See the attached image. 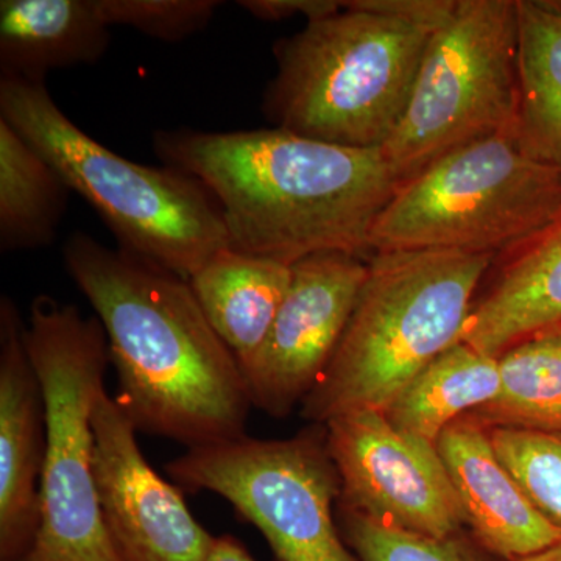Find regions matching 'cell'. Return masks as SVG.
I'll return each mask as SVG.
<instances>
[{
    "instance_id": "cell-10",
    "label": "cell",
    "mask_w": 561,
    "mask_h": 561,
    "mask_svg": "<svg viewBox=\"0 0 561 561\" xmlns=\"http://www.w3.org/2000/svg\"><path fill=\"white\" fill-rule=\"evenodd\" d=\"M341 479L339 505L434 538L459 535L467 516L437 446L401 432L381 411L323 424Z\"/></svg>"
},
{
    "instance_id": "cell-22",
    "label": "cell",
    "mask_w": 561,
    "mask_h": 561,
    "mask_svg": "<svg viewBox=\"0 0 561 561\" xmlns=\"http://www.w3.org/2000/svg\"><path fill=\"white\" fill-rule=\"evenodd\" d=\"M337 507L343 540L359 561H490L494 557L463 534L427 537Z\"/></svg>"
},
{
    "instance_id": "cell-16",
    "label": "cell",
    "mask_w": 561,
    "mask_h": 561,
    "mask_svg": "<svg viewBox=\"0 0 561 561\" xmlns=\"http://www.w3.org/2000/svg\"><path fill=\"white\" fill-rule=\"evenodd\" d=\"M98 0H2V76L44 83L51 70L95 65L110 47Z\"/></svg>"
},
{
    "instance_id": "cell-14",
    "label": "cell",
    "mask_w": 561,
    "mask_h": 561,
    "mask_svg": "<svg viewBox=\"0 0 561 561\" xmlns=\"http://www.w3.org/2000/svg\"><path fill=\"white\" fill-rule=\"evenodd\" d=\"M459 494L472 538L505 561L526 559L560 545L552 526L494 451L489 427L472 413L460 416L437 442Z\"/></svg>"
},
{
    "instance_id": "cell-23",
    "label": "cell",
    "mask_w": 561,
    "mask_h": 561,
    "mask_svg": "<svg viewBox=\"0 0 561 561\" xmlns=\"http://www.w3.org/2000/svg\"><path fill=\"white\" fill-rule=\"evenodd\" d=\"M489 434L494 451L524 493L561 531V432L489 427Z\"/></svg>"
},
{
    "instance_id": "cell-18",
    "label": "cell",
    "mask_w": 561,
    "mask_h": 561,
    "mask_svg": "<svg viewBox=\"0 0 561 561\" xmlns=\"http://www.w3.org/2000/svg\"><path fill=\"white\" fill-rule=\"evenodd\" d=\"M518 113L513 138L561 176V2L516 0Z\"/></svg>"
},
{
    "instance_id": "cell-9",
    "label": "cell",
    "mask_w": 561,
    "mask_h": 561,
    "mask_svg": "<svg viewBox=\"0 0 561 561\" xmlns=\"http://www.w3.org/2000/svg\"><path fill=\"white\" fill-rule=\"evenodd\" d=\"M181 490L210 491L264 535L276 561H359L334 519L341 479L323 424L287 440H236L186 449L165 465Z\"/></svg>"
},
{
    "instance_id": "cell-12",
    "label": "cell",
    "mask_w": 561,
    "mask_h": 561,
    "mask_svg": "<svg viewBox=\"0 0 561 561\" xmlns=\"http://www.w3.org/2000/svg\"><path fill=\"white\" fill-rule=\"evenodd\" d=\"M94 479L105 529L124 561H206L216 537L187 508L183 490L140 451L135 424L103 390L92 411Z\"/></svg>"
},
{
    "instance_id": "cell-19",
    "label": "cell",
    "mask_w": 561,
    "mask_h": 561,
    "mask_svg": "<svg viewBox=\"0 0 561 561\" xmlns=\"http://www.w3.org/2000/svg\"><path fill=\"white\" fill-rule=\"evenodd\" d=\"M500 387L497 359L459 342L416 375L383 413L397 430L437 446L449 424L489 404Z\"/></svg>"
},
{
    "instance_id": "cell-20",
    "label": "cell",
    "mask_w": 561,
    "mask_h": 561,
    "mask_svg": "<svg viewBox=\"0 0 561 561\" xmlns=\"http://www.w3.org/2000/svg\"><path fill=\"white\" fill-rule=\"evenodd\" d=\"M70 187L20 133L0 119V250L50 245L68 209Z\"/></svg>"
},
{
    "instance_id": "cell-1",
    "label": "cell",
    "mask_w": 561,
    "mask_h": 561,
    "mask_svg": "<svg viewBox=\"0 0 561 561\" xmlns=\"http://www.w3.org/2000/svg\"><path fill=\"white\" fill-rule=\"evenodd\" d=\"M62 256L106 332L114 400L136 431L187 449L245 437L253 404L241 365L190 280L84 232L70 236Z\"/></svg>"
},
{
    "instance_id": "cell-13",
    "label": "cell",
    "mask_w": 561,
    "mask_h": 561,
    "mask_svg": "<svg viewBox=\"0 0 561 561\" xmlns=\"http://www.w3.org/2000/svg\"><path fill=\"white\" fill-rule=\"evenodd\" d=\"M27 323L0 298V561H25L41 529L46 404L27 348Z\"/></svg>"
},
{
    "instance_id": "cell-26",
    "label": "cell",
    "mask_w": 561,
    "mask_h": 561,
    "mask_svg": "<svg viewBox=\"0 0 561 561\" xmlns=\"http://www.w3.org/2000/svg\"><path fill=\"white\" fill-rule=\"evenodd\" d=\"M206 561H256L247 551L245 546L242 545L238 538L232 535H220L214 540L213 548Z\"/></svg>"
},
{
    "instance_id": "cell-27",
    "label": "cell",
    "mask_w": 561,
    "mask_h": 561,
    "mask_svg": "<svg viewBox=\"0 0 561 561\" xmlns=\"http://www.w3.org/2000/svg\"><path fill=\"white\" fill-rule=\"evenodd\" d=\"M515 561H561V542L560 545L548 549V551L535 553V556L526 557V559Z\"/></svg>"
},
{
    "instance_id": "cell-5",
    "label": "cell",
    "mask_w": 561,
    "mask_h": 561,
    "mask_svg": "<svg viewBox=\"0 0 561 561\" xmlns=\"http://www.w3.org/2000/svg\"><path fill=\"white\" fill-rule=\"evenodd\" d=\"M0 119L98 210L122 250L190 280L231 249L219 203L201 181L106 149L62 113L46 83L2 76Z\"/></svg>"
},
{
    "instance_id": "cell-25",
    "label": "cell",
    "mask_w": 561,
    "mask_h": 561,
    "mask_svg": "<svg viewBox=\"0 0 561 561\" xmlns=\"http://www.w3.org/2000/svg\"><path fill=\"white\" fill-rule=\"evenodd\" d=\"M241 9L251 16L265 22H279L302 16L306 22L330 16L342 10V2L335 0H241Z\"/></svg>"
},
{
    "instance_id": "cell-15",
    "label": "cell",
    "mask_w": 561,
    "mask_h": 561,
    "mask_svg": "<svg viewBox=\"0 0 561 561\" xmlns=\"http://www.w3.org/2000/svg\"><path fill=\"white\" fill-rule=\"evenodd\" d=\"M491 268L494 280L476 298L460 342L497 359L518 343L561 331V213Z\"/></svg>"
},
{
    "instance_id": "cell-7",
    "label": "cell",
    "mask_w": 561,
    "mask_h": 561,
    "mask_svg": "<svg viewBox=\"0 0 561 561\" xmlns=\"http://www.w3.org/2000/svg\"><path fill=\"white\" fill-rule=\"evenodd\" d=\"M561 213V176L513 135L454 150L404 181L370 232L371 253H505Z\"/></svg>"
},
{
    "instance_id": "cell-17",
    "label": "cell",
    "mask_w": 561,
    "mask_h": 561,
    "mask_svg": "<svg viewBox=\"0 0 561 561\" xmlns=\"http://www.w3.org/2000/svg\"><path fill=\"white\" fill-rule=\"evenodd\" d=\"M290 278V265L227 249L190 284L210 327L241 364L267 337Z\"/></svg>"
},
{
    "instance_id": "cell-8",
    "label": "cell",
    "mask_w": 561,
    "mask_h": 561,
    "mask_svg": "<svg viewBox=\"0 0 561 561\" xmlns=\"http://www.w3.org/2000/svg\"><path fill=\"white\" fill-rule=\"evenodd\" d=\"M518 113L516 0H457L434 32L382 154L401 183L454 150L513 135Z\"/></svg>"
},
{
    "instance_id": "cell-24",
    "label": "cell",
    "mask_w": 561,
    "mask_h": 561,
    "mask_svg": "<svg viewBox=\"0 0 561 561\" xmlns=\"http://www.w3.org/2000/svg\"><path fill=\"white\" fill-rule=\"evenodd\" d=\"M110 27L125 25L150 38L176 43L205 31L220 9L217 0H98Z\"/></svg>"
},
{
    "instance_id": "cell-3",
    "label": "cell",
    "mask_w": 561,
    "mask_h": 561,
    "mask_svg": "<svg viewBox=\"0 0 561 561\" xmlns=\"http://www.w3.org/2000/svg\"><path fill=\"white\" fill-rule=\"evenodd\" d=\"M494 254L387 251L368 256L337 350L301 404L327 424L354 411H386L431 362L461 341Z\"/></svg>"
},
{
    "instance_id": "cell-6",
    "label": "cell",
    "mask_w": 561,
    "mask_h": 561,
    "mask_svg": "<svg viewBox=\"0 0 561 561\" xmlns=\"http://www.w3.org/2000/svg\"><path fill=\"white\" fill-rule=\"evenodd\" d=\"M25 337L46 404L41 529L25 561H124L103 524L94 479L92 411L111 364L106 332L98 317L38 295Z\"/></svg>"
},
{
    "instance_id": "cell-11",
    "label": "cell",
    "mask_w": 561,
    "mask_h": 561,
    "mask_svg": "<svg viewBox=\"0 0 561 561\" xmlns=\"http://www.w3.org/2000/svg\"><path fill=\"white\" fill-rule=\"evenodd\" d=\"M290 271L267 337L239 364L251 404L273 419L301 405L330 365L367 278L368 257L324 251Z\"/></svg>"
},
{
    "instance_id": "cell-21",
    "label": "cell",
    "mask_w": 561,
    "mask_h": 561,
    "mask_svg": "<svg viewBox=\"0 0 561 561\" xmlns=\"http://www.w3.org/2000/svg\"><path fill=\"white\" fill-rule=\"evenodd\" d=\"M497 364L496 398L470 413L489 427L561 432V331L512 346Z\"/></svg>"
},
{
    "instance_id": "cell-2",
    "label": "cell",
    "mask_w": 561,
    "mask_h": 561,
    "mask_svg": "<svg viewBox=\"0 0 561 561\" xmlns=\"http://www.w3.org/2000/svg\"><path fill=\"white\" fill-rule=\"evenodd\" d=\"M153 149L216 198L232 250L286 265L324 251L370 256L373 225L400 186L381 149L280 128L160 130Z\"/></svg>"
},
{
    "instance_id": "cell-4",
    "label": "cell",
    "mask_w": 561,
    "mask_h": 561,
    "mask_svg": "<svg viewBox=\"0 0 561 561\" xmlns=\"http://www.w3.org/2000/svg\"><path fill=\"white\" fill-rule=\"evenodd\" d=\"M443 25V24H442ZM440 25L348 0L273 46L262 111L275 128L350 149H382L397 130Z\"/></svg>"
}]
</instances>
